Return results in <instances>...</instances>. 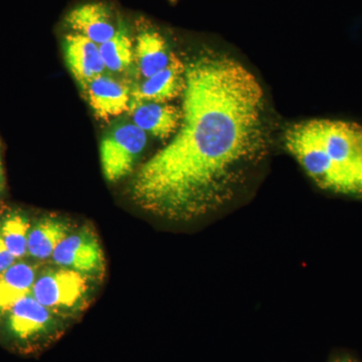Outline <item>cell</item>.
I'll use <instances>...</instances> for the list:
<instances>
[{"instance_id": "1", "label": "cell", "mask_w": 362, "mask_h": 362, "mask_svg": "<svg viewBox=\"0 0 362 362\" xmlns=\"http://www.w3.org/2000/svg\"><path fill=\"white\" fill-rule=\"evenodd\" d=\"M182 96L180 127L136 173L129 189L136 206L175 221L230 201L270 145L265 93L228 54L204 51L189 59Z\"/></svg>"}, {"instance_id": "2", "label": "cell", "mask_w": 362, "mask_h": 362, "mask_svg": "<svg viewBox=\"0 0 362 362\" xmlns=\"http://www.w3.org/2000/svg\"><path fill=\"white\" fill-rule=\"evenodd\" d=\"M285 145L323 189L362 197V126L346 121L313 119L295 123Z\"/></svg>"}, {"instance_id": "3", "label": "cell", "mask_w": 362, "mask_h": 362, "mask_svg": "<svg viewBox=\"0 0 362 362\" xmlns=\"http://www.w3.org/2000/svg\"><path fill=\"white\" fill-rule=\"evenodd\" d=\"M65 332L61 316L40 303L32 294L23 298L0 324V341L23 356L40 354Z\"/></svg>"}, {"instance_id": "4", "label": "cell", "mask_w": 362, "mask_h": 362, "mask_svg": "<svg viewBox=\"0 0 362 362\" xmlns=\"http://www.w3.org/2000/svg\"><path fill=\"white\" fill-rule=\"evenodd\" d=\"M90 277L59 267L37 274L32 295L59 316L82 310L90 297Z\"/></svg>"}, {"instance_id": "5", "label": "cell", "mask_w": 362, "mask_h": 362, "mask_svg": "<svg viewBox=\"0 0 362 362\" xmlns=\"http://www.w3.org/2000/svg\"><path fill=\"white\" fill-rule=\"evenodd\" d=\"M147 145V134L132 121L116 123L100 146L102 169L109 182H117L132 173Z\"/></svg>"}, {"instance_id": "6", "label": "cell", "mask_w": 362, "mask_h": 362, "mask_svg": "<svg viewBox=\"0 0 362 362\" xmlns=\"http://www.w3.org/2000/svg\"><path fill=\"white\" fill-rule=\"evenodd\" d=\"M52 259L59 267L90 278L103 275L105 270L103 249L96 233L89 226L70 232L57 247Z\"/></svg>"}, {"instance_id": "7", "label": "cell", "mask_w": 362, "mask_h": 362, "mask_svg": "<svg viewBox=\"0 0 362 362\" xmlns=\"http://www.w3.org/2000/svg\"><path fill=\"white\" fill-rule=\"evenodd\" d=\"M95 116L110 120L129 112L133 87L127 80L105 73L82 88Z\"/></svg>"}, {"instance_id": "8", "label": "cell", "mask_w": 362, "mask_h": 362, "mask_svg": "<svg viewBox=\"0 0 362 362\" xmlns=\"http://www.w3.org/2000/svg\"><path fill=\"white\" fill-rule=\"evenodd\" d=\"M66 25L73 33L101 45L115 35L120 18H115L104 2H89L71 9L66 14Z\"/></svg>"}, {"instance_id": "9", "label": "cell", "mask_w": 362, "mask_h": 362, "mask_svg": "<svg viewBox=\"0 0 362 362\" xmlns=\"http://www.w3.org/2000/svg\"><path fill=\"white\" fill-rule=\"evenodd\" d=\"M63 51L66 66L81 88L107 73L100 45L87 37L69 33L64 39Z\"/></svg>"}, {"instance_id": "10", "label": "cell", "mask_w": 362, "mask_h": 362, "mask_svg": "<svg viewBox=\"0 0 362 362\" xmlns=\"http://www.w3.org/2000/svg\"><path fill=\"white\" fill-rule=\"evenodd\" d=\"M129 112L135 125L162 140L175 135L182 120V110L168 103L132 100Z\"/></svg>"}, {"instance_id": "11", "label": "cell", "mask_w": 362, "mask_h": 362, "mask_svg": "<svg viewBox=\"0 0 362 362\" xmlns=\"http://www.w3.org/2000/svg\"><path fill=\"white\" fill-rule=\"evenodd\" d=\"M136 71L142 80L168 68L176 58L163 35L149 26L138 30L134 40Z\"/></svg>"}, {"instance_id": "12", "label": "cell", "mask_w": 362, "mask_h": 362, "mask_svg": "<svg viewBox=\"0 0 362 362\" xmlns=\"http://www.w3.org/2000/svg\"><path fill=\"white\" fill-rule=\"evenodd\" d=\"M185 87V65L175 58L168 68L135 86L132 100L168 103L182 95Z\"/></svg>"}, {"instance_id": "13", "label": "cell", "mask_w": 362, "mask_h": 362, "mask_svg": "<svg viewBox=\"0 0 362 362\" xmlns=\"http://www.w3.org/2000/svg\"><path fill=\"white\" fill-rule=\"evenodd\" d=\"M37 276L35 267L23 261L0 273V324L14 305L32 294Z\"/></svg>"}, {"instance_id": "14", "label": "cell", "mask_w": 362, "mask_h": 362, "mask_svg": "<svg viewBox=\"0 0 362 362\" xmlns=\"http://www.w3.org/2000/svg\"><path fill=\"white\" fill-rule=\"evenodd\" d=\"M100 51L106 71L111 75L118 78L120 76L128 77L136 69L134 40L123 21L120 20L115 35L100 45Z\"/></svg>"}, {"instance_id": "15", "label": "cell", "mask_w": 362, "mask_h": 362, "mask_svg": "<svg viewBox=\"0 0 362 362\" xmlns=\"http://www.w3.org/2000/svg\"><path fill=\"white\" fill-rule=\"evenodd\" d=\"M70 232V225L63 218L54 216L40 218L30 228L28 255L40 261L51 259Z\"/></svg>"}, {"instance_id": "16", "label": "cell", "mask_w": 362, "mask_h": 362, "mask_svg": "<svg viewBox=\"0 0 362 362\" xmlns=\"http://www.w3.org/2000/svg\"><path fill=\"white\" fill-rule=\"evenodd\" d=\"M32 223L25 214L18 211H9L0 221V233L7 249L14 259H23L28 255V235Z\"/></svg>"}, {"instance_id": "17", "label": "cell", "mask_w": 362, "mask_h": 362, "mask_svg": "<svg viewBox=\"0 0 362 362\" xmlns=\"http://www.w3.org/2000/svg\"><path fill=\"white\" fill-rule=\"evenodd\" d=\"M16 259H14L13 255L7 249L6 243L2 239L1 233H0V273L6 270L13 263H16Z\"/></svg>"}, {"instance_id": "18", "label": "cell", "mask_w": 362, "mask_h": 362, "mask_svg": "<svg viewBox=\"0 0 362 362\" xmlns=\"http://www.w3.org/2000/svg\"><path fill=\"white\" fill-rule=\"evenodd\" d=\"M4 188V166H2L1 152H0V194Z\"/></svg>"}, {"instance_id": "19", "label": "cell", "mask_w": 362, "mask_h": 362, "mask_svg": "<svg viewBox=\"0 0 362 362\" xmlns=\"http://www.w3.org/2000/svg\"><path fill=\"white\" fill-rule=\"evenodd\" d=\"M171 1H175V0H171Z\"/></svg>"}, {"instance_id": "20", "label": "cell", "mask_w": 362, "mask_h": 362, "mask_svg": "<svg viewBox=\"0 0 362 362\" xmlns=\"http://www.w3.org/2000/svg\"><path fill=\"white\" fill-rule=\"evenodd\" d=\"M344 362H349V361H344Z\"/></svg>"}]
</instances>
